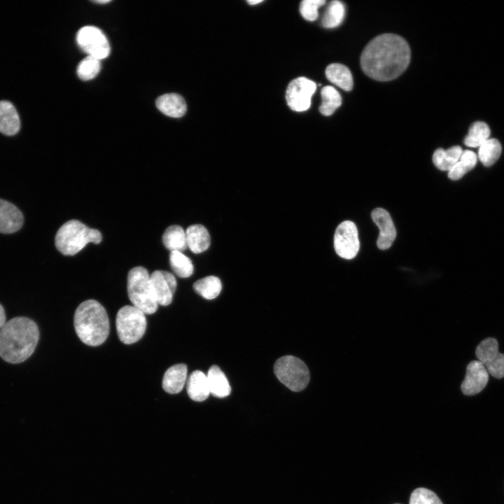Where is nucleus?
I'll use <instances>...</instances> for the list:
<instances>
[{
	"instance_id": "f257e3e1",
	"label": "nucleus",
	"mask_w": 504,
	"mask_h": 504,
	"mask_svg": "<svg viewBox=\"0 0 504 504\" xmlns=\"http://www.w3.org/2000/svg\"><path fill=\"white\" fill-rule=\"evenodd\" d=\"M410 49L402 37L384 34L371 40L360 55L363 72L378 81H389L398 78L407 69L410 61Z\"/></svg>"
},
{
	"instance_id": "f03ea898",
	"label": "nucleus",
	"mask_w": 504,
	"mask_h": 504,
	"mask_svg": "<svg viewBox=\"0 0 504 504\" xmlns=\"http://www.w3.org/2000/svg\"><path fill=\"white\" fill-rule=\"evenodd\" d=\"M39 339L37 325L27 317H15L0 329V356L10 363H20L34 352Z\"/></svg>"
},
{
	"instance_id": "7ed1b4c3",
	"label": "nucleus",
	"mask_w": 504,
	"mask_h": 504,
	"mask_svg": "<svg viewBox=\"0 0 504 504\" xmlns=\"http://www.w3.org/2000/svg\"><path fill=\"white\" fill-rule=\"evenodd\" d=\"M74 324L79 339L85 344H103L109 333V320L104 307L94 300L81 302L74 314Z\"/></svg>"
},
{
	"instance_id": "20e7f679",
	"label": "nucleus",
	"mask_w": 504,
	"mask_h": 504,
	"mask_svg": "<svg viewBox=\"0 0 504 504\" xmlns=\"http://www.w3.org/2000/svg\"><path fill=\"white\" fill-rule=\"evenodd\" d=\"M102 239V234L98 230L90 228L78 220H70L59 227L55 243L60 253L65 255H74L88 243L97 244Z\"/></svg>"
},
{
	"instance_id": "39448f33",
	"label": "nucleus",
	"mask_w": 504,
	"mask_h": 504,
	"mask_svg": "<svg viewBox=\"0 0 504 504\" xmlns=\"http://www.w3.org/2000/svg\"><path fill=\"white\" fill-rule=\"evenodd\" d=\"M127 293L132 305L145 314L158 309V303L148 270L143 267L131 269L127 275Z\"/></svg>"
},
{
	"instance_id": "423d86ee",
	"label": "nucleus",
	"mask_w": 504,
	"mask_h": 504,
	"mask_svg": "<svg viewBox=\"0 0 504 504\" xmlns=\"http://www.w3.org/2000/svg\"><path fill=\"white\" fill-rule=\"evenodd\" d=\"M146 324L145 314L133 305L124 306L117 313L116 331L123 344H131L139 341L146 332Z\"/></svg>"
},
{
	"instance_id": "0eeeda50",
	"label": "nucleus",
	"mask_w": 504,
	"mask_h": 504,
	"mask_svg": "<svg viewBox=\"0 0 504 504\" xmlns=\"http://www.w3.org/2000/svg\"><path fill=\"white\" fill-rule=\"evenodd\" d=\"M274 372L277 379L293 391L304 389L310 379L306 364L293 356L279 358L274 363Z\"/></svg>"
},
{
	"instance_id": "6e6552de",
	"label": "nucleus",
	"mask_w": 504,
	"mask_h": 504,
	"mask_svg": "<svg viewBox=\"0 0 504 504\" xmlns=\"http://www.w3.org/2000/svg\"><path fill=\"white\" fill-rule=\"evenodd\" d=\"M76 41L89 56L99 60L107 57L111 51L106 36L101 29L94 26L82 27L77 33Z\"/></svg>"
},
{
	"instance_id": "1a4fd4ad",
	"label": "nucleus",
	"mask_w": 504,
	"mask_h": 504,
	"mask_svg": "<svg viewBox=\"0 0 504 504\" xmlns=\"http://www.w3.org/2000/svg\"><path fill=\"white\" fill-rule=\"evenodd\" d=\"M334 248L336 253L344 259L350 260L357 255L360 242L354 223L345 220L337 226L334 235Z\"/></svg>"
},
{
	"instance_id": "9d476101",
	"label": "nucleus",
	"mask_w": 504,
	"mask_h": 504,
	"mask_svg": "<svg viewBox=\"0 0 504 504\" xmlns=\"http://www.w3.org/2000/svg\"><path fill=\"white\" fill-rule=\"evenodd\" d=\"M475 355L491 375L496 379L504 377V354L499 352L496 339L482 340L476 347Z\"/></svg>"
},
{
	"instance_id": "9b49d317",
	"label": "nucleus",
	"mask_w": 504,
	"mask_h": 504,
	"mask_svg": "<svg viewBox=\"0 0 504 504\" xmlns=\"http://www.w3.org/2000/svg\"><path fill=\"white\" fill-rule=\"evenodd\" d=\"M316 89V83L305 78L293 80L287 87L286 99L288 106L295 111L307 110L311 105V98Z\"/></svg>"
},
{
	"instance_id": "f8f14e48",
	"label": "nucleus",
	"mask_w": 504,
	"mask_h": 504,
	"mask_svg": "<svg viewBox=\"0 0 504 504\" xmlns=\"http://www.w3.org/2000/svg\"><path fill=\"white\" fill-rule=\"evenodd\" d=\"M489 372L479 360H472L466 367L465 377L461 385L462 393L465 396H474L481 392L486 386Z\"/></svg>"
},
{
	"instance_id": "ddd939ff",
	"label": "nucleus",
	"mask_w": 504,
	"mask_h": 504,
	"mask_svg": "<svg viewBox=\"0 0 504 504\" xmlns=\"http://www.w3.org/2000/svg\"><path fill=\"white\" fill-rule=\"evenodd\" d=\"M150 276L158 304L169 305L176 288L175 276L173 274L163 270H155Z\"/></svg>"
},
{
	"instance_id": "4468645a",
	"label": "nucleus",
	"mask_w": 504,
	"mask_h": 504,
	"mask_svg": "<svg viewBox=\"0 0 504 504\" xmlns=\"http://www.w3.org/2000/svg\"><path fill=\"white\" fill-rule=\"evenodd\" d=\"M372 219L379 229L377 245L381 250L388 249L396 237V230L389 213L382 208H376L371 213Z\"/></svg>"
},
{
	"instance_id": "2eb2a0df",
	"label": "nucleus",
	"mask_w": 504,
	"mask_h": 504,
	"mask_svg": "<svg viewBox=\"0 0 504 504\" xmlns=\"http://www.w3.org/2000/svg\"><path fill=\"white\" fill-rule=\"evenodd\" d=\"M24 221L20 210L12 203L0 199V232L13 233L19 230Z\"/></svg>"
},
{
	"instance_id": "dca6fc26",
	"label": "nucleus",
	"mask_w": 504,
	"mask_h": 504,
	"mask_svg": "<svg viewBox=\"0 0 504 504\" xmlns=\"http://www.w3.org/2000/svg\"><path fill=\"white\" fill-rule=\"evenodd\" d=\"M187 247L194 253H200L210 246L211 238L206 228L200 224L189 226L186 230Z\"/></svg>"
},
{
	"instance_id": "f3484780",
	"label": "nucleus",
	"mask_w": 504,
	"mask_h": 504,
	"mask_svg": "<svg viewBox=\"0 0 504 504\" xmlns=\"http://www.w3.org/2000/svg\"><path fill=\"white\" fill-rule=\"evenodd\" d=\"M187 377V367L183 363L176 364L169 368L162 379L163 389L171 394L181 392Z\"/></svg>"
},
{
	"instance_id": "a211bd4d",
	"label": "nucleus",
	"mask_w": 504,
	"mask_h": 504,
	"mask_svg": "<svg viewBox=\"0 0 504 504\" xmlns=\"http://www.w3.org/2000/svg\"><path fill=\"white\" fill-rule=\"evenodd\" d=\"M156 106L162 113L172 118L182 117L187 109L184 99L176 93L160 96L156 99Z\"/></svg>"
},
{
	"instance_id": "6ab92c4d",
	"label": "nucleus",
	"mask_w": 504,
	"mask_h": 504,
	"mask_svg": "<svg viewBox=\"0 0 504 504\" xmlns=\"http://www.w3.org/2000/svg\"><path fill=\"white\" fill-rule=\"evenodd\" d=\"M20 120L14 106L9 102H0V132L11 136L20 130Z\"/></svg>"
},
{
	"instance_id": "aec40b11",
	"label": "nucleus",
	"mask_w": 504,
	"mask_h": 504,
	"mask_svg": "<svg viewBox=\"0 0 504 504\" xmlns=\"http://www.w3.org/2000/svg\"><path fill=\"white\" fill-rule=\"evenodd\" d=\"M188 396L195 401L205 400L210 394L207 377L200 370L193 371L189 376L187 382Z\"/></svg>"
},
{
	"instance_id": "412c9836",
	"label": "nucleus",
	"mask_w": 504,
	"mask_h": 504,
	"mask_svg": "<svg viewBox=\"0 0 504 504\" xmlns=\"http://www.w3.org/2000/svg\"><path fill=\"white\" fill-rule=\"evenodd\" d=\"M210 393L218 398H225L230 395V386L225 374L217 365H212L206 375Z\"/></svg>"
},
{
	"instance_id": "4be33fe9",
	"label": "nucleus",
	"mask_w": 504,
	"mask_h": 504,
	"mask_svg": "<svg viewBox=\"0 0 504 504\" xmlns=\"http://www.w3.org/2000/svg\"><path fill=\"white\" fill-rule=\"evenodd\" d=\"M327 78L333 84L346 91L353 88L354 81L351 73L346 66L334 63L328 65L326 69Z\"/></svg>"
},
{
	"instance_id": "5701e85b",
	"label": "nucleus",
	"mask_w": 504,
	"mask_h": 504,
	"mask_svg": "<svg viewBox=\"0 0 504 504\" xmlns=\"http://www.w3.org/2000/svg\"><path fill=\"white\" fill-rule=\"evenodd\" d=\"M463 153L459 146H452L447 150L437 149L433 155L435 166L442 171H449L460 159Z\"/></svg>"
},
{
	"instance_id": "b1692460",
	"label": "nucleus",
	"mask_w": 504,
	"mask_h": 504,
	"mask_svg": "<svg viewBox=\"0 0 504 504\" xmlns=\"http://www.w3.org/2000/svg\"><path fill=\"white\" fill-rule=\"evenodd\" d=\"M162 242L171 251H183L187 248L186 231L179 225L168 227L163 235Z\"/></svg>"
},
{
	"instance_id": "393cba45",
	"label": "nucleus",
	"mask_w": 504,
	"mask_h": 504,
	"mask_svg": "<svg viewBox=\"0 0 504 504\" xmlns=\"http://www.w3.org/2000/svg\"><path fill=\"white\" fill-rule=\"evenodd\" d=\"M195 291L207 300L216 298L220 293L222 284L215 276H208L197 280L193 284Z\"/></svg>"
},
{
	"instance_id": "a878e982",
	"label": "nucleus",
	"mask_w": 504,
	"mask_h": 504,
	"mask_svg": "<svg viewBox=\"0 0 504 504\" xmlns=\"http://www.w3.org/2000/svg\"><path fill=\"white\" fill-rule=\"evenodd\" d=\"M477 160V157L473 151L463 150L459 160L448 171V177L451 180L460 179L475 167Z\"/></svg>"
},
{
	"instance_id": "bb28decb",
	"label": "nucleus",
	"mask_w": 504,
	"mask_h": 504,
	"mask_svg": "<svg viewBox=\"0 0 504 504\" xmlns=\"http://www.w3.org/2000/svg\"><path fill=\"white\" fill-rule=\"evenodd\" d=\"M488 125L482 121L475 122L469 128L468 133L464 139V144L469 147H479L490 136Z\"/></svg>"
},
{
	"instance_id": "cd10ccee",
	"label": "nucleus",
	"mask_w": 504,
	"mask_h": 504,
	"mask_svg": "<svg viewBox=\"0 0 504 504\" xmlns=\"http://www.w3.org/2000/svg\"><path fill=\"white\" fill-rule=\"evenodd\" d=\"M502 151L501 144L496 139H489L479 147L478 157L486 167L493 164L499 158Z\"/></svg>"
},
{
	"instance_id": "c85d7f7f",
	"label": "nucleus",
	"mask_w": 504,
	"mask_h": 504,
	"mask_svg": "<svg viewBox=\"0 0 504 504\" xmlns=\"http://www.w3.org/2000/svg\"><path fill=\"white\" fill-rule=\"evenodd\" d=\"M321 94L322 103L319 111L323 115H330L341 106L342 97L335 88L329 85L323 88Z\"/></svg>"
},
{
	"instance_id": "c756f323",
	"label": "nucleus",
	"mask_w": 504,
	"mask_h": 504,
	"mask_svg": "<svg viewBox=\"0 0 504 504\" xmlns=\"http://www.w3.org/2000/svg\"><path fill=\"white\" fill-rule=\"evenodd\" d=\"M344 14V4L339 1H332L323 13L321 24L325 28L336 27L342 23Z\"/></svg>"
},
{
	"instance_id": "7c9ffc66",
	"label": "nucleus",
	"mask_w": 504,
	"mask_h": 504,
	"mask_svg": "<svg viewBox=\"0 0 504 504\" xmlns=\"http://www.w3.org/2000/svg\"><path fill=\"white\" fill-rule=\"evenodd\" d=\"M169 262L173 272L181 278L190 276L194 270L191 260L181 251H171Z\"/></svg>"
},
{
	"instance_id": "2f4dec72",
	"label": "nucleus",
	"mask_w": 504,
	"mask_h": 504,
	"mask_svg": "<svg viewBox=\"0 0 504 504\" xmlns=\"http://www.w3.org/2000/svg\"><path fill=\"white\" fill-rule=\"evenodd\" d=\"M100 69V60L88 55L78 64L77 74L81 80H89L96 77Z\"/></svg>"
},
{
	"instance_id": "473e14b6",
	"label": "nucleus",
	"mask_w": 504,
	"mask_h": 504,
	"mask_svg": "<svg viewBox=\"0 0 504 504\" xmlns=\"http://www.w3.org/2000/svg\"><path fill=\"white\" fill-rule=\"evenodd\" d=\"M410 504H442L439 497L430 489L419 487L410 495Z\"/></svg>"
},
{
	"instance_id": "72a5a7b5",
	"label": "nucleus",
	"mask_w": 504,
	"mask_h": 504,
	"mask_svg": "<svg viewBox=\"0 0 504 504\" xmlns=\"http://www.w3.org/2000/svg\"><path fill=\"white\" fill-rule=\"evenodd\" d=\"M325 4L324 0H304L300 3V13L305 20L314 21L318 18V8Z\"/></svg>"
},
{
	"instance_id": "f704fd0d",
	"label": "nucleus",
	"mask_w": 504,
	"mask_h": 504,
	"mask_svg": "<svg viewBox=\"0 0 504 504\" xmlns=\"http://www.w3.org/2000/svg\"><path fill=\"white\" fill-rule=\"evenodd\" d=\"M6 323V314L5 311L2 305L0 304V329Z\"/></svg>"
},
{
	"instance_id": "c9c22d12",
	"label": "nucleus",
	"mask_w": 504,
	"mask_h": 504,
	"mask_svg": "<svg viewBox=\"0 0 504 504\" xmlns=\"http://www.w3.org/2000/svg\"><path fill=\"white\" fill-rule=\"evenodd\" d=\"M262 0H250V1H247L248 4H249L250 5H255V4H259V3L262 2Z\"/></svg>"
},
{
	"instance_id": "e433bc0d",
	"label": "nucleus",
	"mask_w": 504,
	"mask_h": 504,
	"mask_svg": "<svg viewBox=\"0 0 504 504\" xmlns=\"http://www.w3.org/2000/svg\"><path fill=\"white\" fill-rule=\"evenodd\" d=\"M110 1H109V0H99V1H94V2L97 3V4H107Z\"/></svg>"
},
{
	"instance_id": "4c0bfd02",
	"label": "nucleus",
	"mask_w": 504,
	"mask_h": 504,
	"mask_svg": "<svg viewBox=\"0 0 504 504\" xmlns=\"http://www.w3.org/2000/svg\"><path fill=\"white\" fill-rule=\"evenodd\" d=\"M395 504H400V503H395Z\"/></svg>"
}]
</instances>
